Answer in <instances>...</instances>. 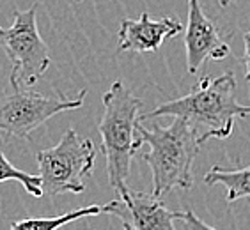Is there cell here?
<instances>
[{"label":"cell","instance_id":"1","mask_svg":"<svg viewBox=\"0 0 250 230\" xmlns=\"http://www.w3.org/2000/svg\"><path fill=\"white\" fill-rule=\"evenodd\" d=\"M181 117L199 130L206 126V131L199 134V144L209 138H227L234 130V120L250 115V105H241L236 99V78L231 71L222 77H204L187 96L167 101L140 117V120L156 117Z\"/></svg>","mask_w":250,"mask_h":230},{"label":"cell","instance_id":"2","mask_svg":"<svg viewBox=\"0 0 250 230\" xmlns=\"http://www.w3.org/2000/svg\"><path fill=\"white\" fill-rule=\"evenodd\" d=\"M147 145L144 161L153 175V195L165 197L172 190H192V167L202 145L199 144V130L188 120L174 117L167 128L153 124L151 128L137 124L135 145Z\"/></svg>","mask_w":250,"mask_h":230},{"label":"cell","instance_id":"3","mask_svg":"<svg viewBox=\"0 0 250 230\" xmlns=\"http://www.w3.org/2000/svg\"><path fill=\"white\" fill-rule=\"evenodd\" d=\"M103 117L98 130L103 140V154L106 159V172L110 186L121 195L128 197V177L130 168L137 154L135 130L139 124V110L142 101L131 94L123 82H114L103 96Z\"/></svg>","mask_w":250,"mask_h":230},{"label":"cell","instance_id":"4","mask_svg":"<svg viewBox=\"0 0 250 230\" xmlns=\"http://www.w3.org/2000/svg\"><path fill=\"white\" fill-rule=\"evenodd\" d=\"M98 156L92 140L82 138L75 130H67L55 147L41 149L36 154L43 195L82 193L83 177L94 168Z\"/></svg>","mask_w":250,"mask_h":230},{"label":"cell","instance_id":"5","mask_svg":"<svg viewBox=\"0 0 250 230\" xmlns=\"http://www.w3.org/2000/svg\"><path fill=\"white\" fill-rule=\"evenodd\" d=\"M36 11L38 4L15 11L9 29L0 27V46L13 64L9 82L16 85H36L52 64L48 44L39 36Z\"/></svg>","mask_w":250,"mask_h":230},{"label":"cell","instance_id":"6","mask_svg":"<svg viewBox=\"0 0 250 230\" xmlns=\"http://www.w3.org/2000/svg\"><path fill=\"white\" fill-rule=\"evenodd\" d=\"M85 94L87 91H80L75 99L43 96L34 91H21V85L9 82V87L0 92V133L5 136L27 138L55 115L80 108Z\"/></svg>","mask_w":250,"mask_h":230},{"label":"cell","instance_id":"7","mask_svg":"<svg viewBox=\"0 0 250 230\" xmlns=\"http://www.w3.org/2000/svg\"><path fill=\"white\" fill-rule=\"evenodd\" d=\"M105 214L119 218L125 230H176L174 220L181 218V211H168L153 193L131 190L126 198L108 202Z\"/></svg>","mask_w":250,"mask_h":230},{"label":"cell","instance_id":"8","mask_svg":"<svg viewBox=\"0 0 250 230\" xmlns=\"http://www.w3.org/2000/svg\"><path fill=\"white\" fill-rule=\"evenodd\" d=\"M185 29L187 67L190 75H195L206 60H222L231 48L220 38L215 23L202 13L199 0H188V19Z\"/></svg>","mask_w":250,"mask_h":230},{"label":"cell","instance_id":"9","mask_svg":"<svg viewBox=\"0 0 250 230\" xmlns=\"http://www.w3.org/2000/svg\"><path fill=\"white\" fill-rule=\"evenodd\" d=\"M181 30L183 25L176 18L154 19L147 13H142L137 19L126 18L121 21L117 52H158L165 39L176 38Z\"/></svg>","mask_w":250,"mask_h":230},{"label":"cell","instance_id":"10","mask_svg":"<svg viewBox=\"0 0 250 230\" xmlns=\"http://www.w3.org/2000/svg\"><path fill=\"white\" fill-rule=\"evenodd\" d=\"M204 182L208 186L222 184L227 190V200L236 202L238 198L250 197V167L226 170V168L215 165L204 175Z\"/></svg>","mask_w":250,"mask_h":230},{"label":"cell","instance_id":"11","mask_svg":"<svg viewBox=\"0 0 250 230\" xmlns=\"http://www.w3.org/2000/svg\"><path fill=\"white\" fill-rule=\"evenodd\" d=\"M101 212H105V206L92 204V206L75 209L71 212H64L61 216H52V218H25V220L15 221L9 230H57L66 223L87 218V216H98Z\"/></svg>","mask_w":250,"mask_h":230},{"label":"cell","instance_id":"12","mask_svg":"<svg viewBox=\"0 0 250 230\" xmlns=\"http://www.w3.org/2000/svg\"><path fill=\"white\" fill-rule=\"evenodd\" d=\"M5 181H16V182H20L32 197H38V198L43 197L39 175H32V173H27V172H23V170H20V168H16L9 159L5 158L4 153L0 151V182H5Z\"/></svg>","mask_w":250,"mask_h":230},{"label":"cell","instance_id":"13","mask_svg":"<svg viewBox=\"0 0 250 230\" xmlns=\"http://www.w3.org/2000/svg\"><path fill=\"white\" fill-rule=\"evenodd\" d=\"M179 220L185 221V225L188 227V230H218V229L209 227L208 223H204L192 209H187V211L181 212V218H179Z\"/></svg>","mask_w":250,"mask_h":230},{"label":"cell","instance_id":"14","mask_svg":"<svg viewBox=\"0 0 250 230\" xmlns=\"http://www.w3.org/2000/svg\"><path fill=\"white\" fill-rule=\"evenodd\" d=\"M243 41H245V53H243V64H245V78L247 82H250V36H243Z\"/></svg>","mask_w":250,"mask_h":230},{"label":"cell","instance_id":"15","mask_svg":"<svg viewBox=\"0 0 250 230\" xmlns=\"http://www.w3.org/2000/svg\"><path fill=\"white\" fill-rule=\"evenodd\" d=\"M218 2V5H220V7H227V5L231 4L232 0H217Z\"/></svg>","mask_w":250,"mask_h":230},{"label":"cell","instance_id":"16","mask_svg":"<svg viewBox=\"0 0 250 230\" xmlns=\"http://www.w3.org/2000/svg\"><path fill=\"white\" fill-rule=\"evenodd\" d=\"M75 2H83V0H75Z\"/></svg>","mask_w":250,"mask_h":230},{"label":"cell","instance_id":"17","mask_svg":"<svg viewBox=\"0 0 250 230\" xmlns=\"http://www.w3.org/2000/svg\"><path fill=\"white\" fill-rule=\"evenodd\" d=\"M247 36H250V32H247Z\"/></svg>","mask_w":250,"mask_h":230}]
</instances>
